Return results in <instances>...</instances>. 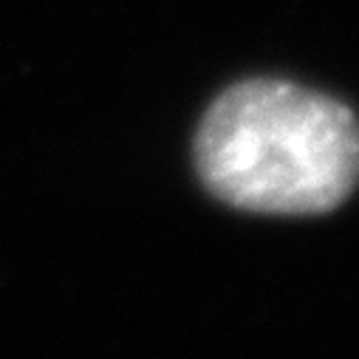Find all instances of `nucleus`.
<instances>
[{"mask_svg":"<svg viewBox=\"0 0 359 359\" xmlns=\"http://www.w3.org/2000/svg\"><path fill=\"white\" fill-rule=\"evenodd\" d=\"M196 167L229 207L323 215L359 184V122L339 100L297 82L246 79L204 114Z\"/></svg>","mask_w":359,"mask_h":359,"instance_id":"1","label":"nucleus"}]
</instances>
